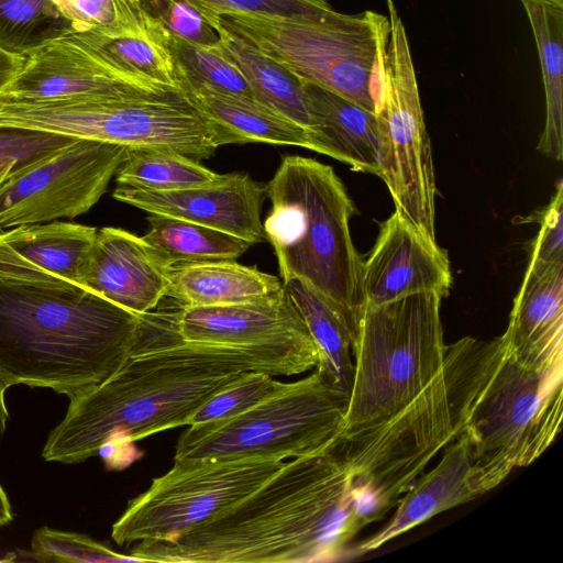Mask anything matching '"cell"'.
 Returning <instances> with one entry per match:
<instances>
[{
  "label": "cell",
  "instance_id": "cell-1",
  "mask_svg": "<svg viewBox=\"0 0 563 563\" xmlns=\"http://www.w3.org/2000/svg\"><path fill=\"white\" fill-rule=\"evenodd\" d=\"M176 311L146 313L125 360L104 380L69 398L42 456L82 463L114 442L188 426L212 396L249 373L291 376L316 367V351L289 345H225L183 340Z\"/></svg>",
  "mask_w": 563,
  "mask_h": 563
},
{
  "label": "cell",
  "instance_id": "cell-2",
  "mask_svg": "<svg viewBox=\"0 0 563 563\" xmlns=\"http://www.w3.org/2000/svg\"><path fill=\"white\" fill-rule=\"evenodd\" d=\"M367 526L350 471L327 452L295 457L244 499L173 541L139 542L134 562L312 563L349 555Z\"/></svg>",
  "mask_w": 563,
  "mask_h": 563
},
{
  "label": "cell",
  "instance_id": "cell-3",
  "mask_svg": "<svg viewBox=\"0 0 563 563\" xmlns=\"http://www.w3.org/2000/svg\"><path fill=\"white\" fill-rule=\"evenodd\" d=\"M145 316L55 276L0 240V376L68 398L109 377Z\"/></svg>",
  "mask_w": 563,
  "mask_h": 563
},
{
  "label": "cell",
  "instance_id": "cell-4",
  "mask_svg": "<svg viewBox=\"0 0 563 563\" xmlns=\"http://www.w3.org/2000/svg\"><path fill=\"white\" fill-rule=\"evenodd\" d=\"M442 372L456 435H468L487 492L540 457L560 433L563 371L526 368L500 336L446 345Z\"/></svg>",
  "mask_w": 563,
  "mask_h": 563
},
{
  "label": "cell",
  "instance_id": "cell-5",
  "mask_svg": "<svg viewBox=\"0 0 563 563\" xmlns=\"http://www.w3.org/2000/svg\"><path fill=\"white\" fill-rule=\"evenodd\" d=\"M442 296L421 292L366 306L352 354L355 358L340 432L324 451L349 467L398 420L439 376L446 345Z\"/></svg>",
  "mask_w": 563,
  "mask_h": 563
},
{
  "label": "cell",
  "instance_id": "cell-6",
  "mask_svg": "<svg viewBox=\"0 0 563 563\" xmlns=\"http://www.w3.org/2000/svg\"><path fill=\"white\" fill-rule=\"evenodd\" d=\"M272 210L263 224L283 282L299 278L334 307L352 344L365 309L363 260L350 220L354 205L333 168L313 158L285 156L266 185Z\"/></svg>",
  "mask_w": 563,
  "mask_h": 563
},
{
  "label": "cell",
  "instance_id": "cell-7",
  "mask_svg": "<svg viewBox=\"0 0 563 563\" xmlns=\"http://www.w3.org/2000/svg\"><path fill=\"white\" fill-rule=\"evenodd\" d=\"M214 23L285 66L305 82L330 90L375 112L374 74L385 54L388 15L331 8L309 15L210 13Z\"/></svg>",
  "mask_w": 563,
  "mask_h": 563
},
{
  "label": "cell",
  "instance_id": "cell-8",
  "mask_svg": "<svg viewBox=\"0 0 563 563\" xmlns=\"http://www.w3.org/2000/svg\"><path fill=\"white\" fill-rule=\"evenodd\" d=\"M0 125L113 143L132 150L172 151L206 159L218 147L239 144L185 91L126 98L0 101Z\"/></svg>",
  "mask_w": 563,
  "mask_h": 563
},
{
  "label": "cell",
  "instance_id": "cell-9",
  "mask_svg": "<svg viewBox=\"0 0 563 563\" xmlns=\"http://www.w3.org/2000/svg\"><path fill=\"white\" fill-rule=\"evenodd\" d=\"M349 397L317 371L235 417L190 424L174 462L300 457L324 452L338 437Z\"/></svg>",
  "mask_w": 563,
  "mask_h": 563
},
{
  "label": "cell",
  "instance_id": "cell-10",
  "mask_svg": "<svg viewBox=\"0 0 563 563\" xmlns=\"http://www.w3.org/2000/svg\"><path fill=\"white\" fill-rule=\"evenodd\" d=\"M390 33L374 96L382 132L380 169L395 210L435 240V177L417 77L404 22L386 0ZM437 241V240H435Z\"/></svg>",
  "mask_w": 563,
  "mask_h": 563
},
{
  "label": "cell",
  "instance_id": "cell-11",
  "mask_svg": "<svg viewBox=\"0 0 563 563\" xmlns=\"http://www.w3.org/2000/svg\"><path fill=\"white\" fill-rule=\"evenodd\" d=\"M284 465L276 459L173 462L130 500L111 538L119 545L173 541L236 505Z\"/></svg>",
  "mask_w": 563,
  "mask_h": 563
},
{
  "label": "cell",
  "instance_id": "cell-12",
  "mask_svg": "<svg viewBox=\"0 0 563 563\" xmlns=\"http://www.w3.org/2000/svg\"><path fill=\"white\" fill-rule=\"evenodd\" d=\"M131 150L75 139L10 177L0 186V233L87 212L107 191Z\"/></svg>",
  "mask_w": 563,
  "mask_h": 563
},
{
  "label": "cell",
  "instance_id": "cell-13",
  "mask_svg": "<svg viewBox=\"0 0 563 563\" xmlns=\"http://www.w3.org/2000/svg\"><path fill=\"white\" fill-rule=\"evenodd\" d=\"M0 101L126 98L181 91L117 67L68 33L26 53Z\"/></svg>",
  "mask_w": 563,
  "mask_h": 563
},
{
  "label": "cell",
  "instance_id": "cell-14",
  "mask_svg": "<svg viewBox=\"0 0 563 563\" xmlns=\"http://www.w3.org/2000/svg\"><path fill=\"white\" fill-rule=\"evenodd\" d=\"M451 285L446 252L395 210L380 224L376 242L363 261L365 307L429 291L445 297Z\"/></svg>",
  "mask_w": 563,
  "mask_h": 563
},
{
  "label": "cell",
  "instance_id": "cell-15",
  "mask_svg": "<svg viewBox=\"0 0 563 563\" xmlns=\"http://www.w3.org/2000/svg\"><path fill=\"white\" fill-rule=\"evenodd\" d=\"M266 185L247 174H222L214 183L153 191L117 186L113 198L146 212L207 225L252 244L264 238L261 221Z\"/></svg>",
  "mask_w": 563,
  "mask_h": 563
},
{
  "label": "cell",
  "instance_id": "cell-16",
  "mask_svg": "<svg viewBox=\"0 0 563 563\" xmlns=\"http://www.w3.org/2000/svg\"><path fill=\"white\" fill-rule=\"evenodd\" d=\"M175 324L179 336L189 342L289 345L318 352L285 288L276 296L254 302L179 307L175 312Z\"/></svg>",
  "mask_w": 563,
  "mask_h": 563
},
{
  "label": "cell",
  "instance_id": "cell-17",
  "mask_svg": "<svg viewBox=\"0 0 563 563\" xmlns=\"http://www.w3.org/2000/svg\"><path fill=\"white\" fill-rule=\"evenodd\" d=\"M80 286L143 316L166 297L168 267L143 238L106 227L97 231Z\"/></svg>",
  "mask_w": 563,
  "mask_h": 563
},
{
  "label": "cell",
  "instance_id": "cell-18",
  "mask_svg": "<svg viewBox=\"0 0 563 563\" xmlns=\"http://www.w3.org/2000/svg\"><path fill=\"white\" fill-rule=\"evenodd\" d=\"M500 338L526 368L563 371V261L529 262Z\"/></svg>",
  "mask_w": 563,
  "mask_h": 563
},
{
  "label": "cell",
  "instance_id": "cell-19",
  "mask_svg": "<svg viewBox=\"0 0 563 563\" xmlns=\"http://www.w3.org/2000/svg\"><path fill=\"white\" fill-rule=\"evenodd\" d=\"M444 448L439 464L416 479L399 499L388 523L350 550L349 555H361L378 549L433 516L487 493L475 468L468 435L461 432Z\"/></svg>",
  "mask_w": 563,
  "mask_h": 563
},
{
  "label": "cell",
  "instance_id": "cell-20",
  "mask_svg": "<svg viewBox=\"0 0 563 563\" xmlns=\"http://www.w3.org/2000/svg\"><path fill=\"white\" fill-rule=\"evenodd\" d=\"M305 99L317 153L378 176L383 140L375 112L308 82Z\"/></svg>",
  "mask_w": 563,
  "mask_h": 563
},
{
  "label": "cell",
  "instance_id": "cell-21",
  "mask_svg": "<svg viewBox=\"0 0 563 563\" xmlns=\"http://www.w3.org/2000/svg\"><path fill=\"white\" fill-rule=\"evenodd\" d=\"M166 297L179 307H210L260 301L278 295V277L235 261L177 265L168 268Z\"/></svg>",
  "mask_w": 563,
  "mask_h": 563
},
{
  "label": "cell",
  "instance_id": "cell-22",
  "mask_svg": "<svg viewBox=\"0 0 563 563\" xmlns=\"http://www.w3.org/2000/svg\"><path fill=\"white\" fill-rule=\"evenodd\" d=\"M539 53L545 95V124L538 151L563 158V3L554 0H520Z\"/></svg>",
  "mask_w": 563,
  "mask_h": 563
},
{
  "label": "cell",
  "instance_id": "cell-23",
  "mask_svg": "<svg viewBox=\"0 0 563 563\" xmlns=\"http://www.w3.org/2000/svg\"><path fill=\"white\" fill-rule=\"evenodd\" d=\"M189 96L205 114L232 132L239 144L264 142L317 152L312 134L307 128L255 98L209 90L191 92Z\"/></svg>",
  "mask_w": 563,
  "mask_h": 563
},
{
  "label": "cell",
  "instance_id": "cell-24",
  "mask_svg": "<svg viewBox=\"0 0 563 563\" xmlns=\"http://www.w3.org/2000/svg\"><path fill=\"white\" fill-rule=\"evenodd\" d=\"M97 231L95 227L51 221L9 229L0 233V240L37 267L80 285Z\"/></svg>",
  "mask_w": 563,
  "mask_h": 563
},
{
  "label": "cell",
  "instance_id": "cell-25",
  "mask_svg": "<svg viewBox=\"0 0 563 563\" xmlns=\"http://www.w3.org/2000/svg\"><path fill=\"white\" fill-rule=\"evenodd\" d=\"M283 285L316 343V371L349 397L354 363L352 338L344 321L325 297L302 279L289 278Z\"/></svg>",
  "mask_w": 563,
  "mask_h": 563
},
{
  "label": "cell",
  "instance_id": "cell-26",
  "mask_svg": "<svg viewBox=\"0 0 563 563\" xmlns=\"http://www.w3.org/2000/svg\"><path fill=\"white\" fill-rule=\"evenodd\" d=\"M220 48L239 68L255 99L310 131L305 81L243 38L214 23Z\"/></svg>",
  "mask_w": 563,
  "mask_h": 563
},
{
  "label": "cell",
  "instance_id": "cell-27",
  "mask_svg": "<svg viewBox=\"0 0 563 563\" xmlns=\"http://www.w3.org/2000/svg\"><path fill=\"white\" fill-rule=\"evenodd\" d=\"M142 236L166 267L217 261H235L251 242L191 221L151 213Z\"/></svg>",
  "mask_w": 563,
  "mask_h": 563
},
{
  "label": "cell",
  "instance_id": "cell-28",
  "mask_svg": "<svg viewBox=\"0 0 563 563\" xmlns=\"http://www.w3.org/2000/svg\"><path fill=\"white\" fill-rule=\"evenodd\" d=\"M68 34L122 70L184 91L168 35L151 18L147 29L139 34L108 36L91 31Z\"/></svg>",
  "mask_w": 563,
  "mask_h": 563
},
{
  "label": "cell",
  "instance_id": "cell-29",
  "mask_svg": "<svg viewBox=\"0 0 563 563\" xmlns=\"http://www.w3.org/2000/svg\"><path fill=\"white\" fill-rule=\"evenodd\" d=\"M115 175L120 187L168 191L211 184L222 174L176 152L131 150Z\"/></svg>",
  "mask_w": 563,
  "mask_h": 563
},
{
  "label": "cell",
  "instance_id": "cell-30",
  "mask_svg": "<svg viewBox=\"0 0 563 563\" xmlns=\"http://www.w3.org/2000/svg\"><path fill=\"white\" fill-rule=\"evenodd\" d=\"M71 31L52 0H0V48L25 55Z\"/></svg>",
  "mask_w": 563,
  "mask_h": 563
},
{
  "label": "cell",
  "instance_id": "cell-31",
  "mask_svg": "<svg viewBox=\"0 0 563 563\" xmlns=\"http://www.w3.org/2000/svg\"><path fill=\"white\" fill-rule=\"evenodd\" d=\"M184 91L191 93L209 90L219 93L254 98L239 68L220 46H200L168 37Z\"/></svg>",
  "mask_w": 563,
  "mask_h": 563
},
{
  "label": "cell",
  "instance_id": "cell-32",
  "mask_svg": "<svg viewBox=\"0 0 563 563\" xmlns=\"http://www.w3.org/2000/svg\"><path fill=\"white\" fill-rule=\"evenodd\" d=\"M71 23V31L108 36L139 34L148 26L141 5L131 0H52Z\"/></svg>",
  "mask_w": 563,
  "mask_h": 563
},
{
  "label": "cell",
  "instance_id": "cell-33",
  "mask_svg": "<svg viewBox=\"0 0 563 563\" xmlns=\"http://www.w3.org/2000/svg\"><path fill=\"white\" fill-rule=\"evenodd\" d=\"M266 373H249L206 401L190 419V424L222 421L241 415L287 390L285 383Z\"/></svg>",
  "mask_w": 563,
  "mask_h": 563
},
{
  "label": "cell",
  "instance_id": "cell-34",
  "mask_svg": "<svg viewBox=\"0 0 563 563\" xmlns=\"http://www.w3.org/2000/svg\"><path fill=\"white\" fill-rule=\"evenodd\" d=\"M140 5L170 38L209 47L220 44L212 19L190 0H140Z\"/></svg>",
  "mask_w": 563,
  "mask_h": 563
},
{
  "label": "cell",
  "instance_id": "cell-35",
  "mask_svg": "<svg viewBox=\"0 0 563 563\" xmlns=\"http://www.w3.org/2000/svg\"><path fill=\"white\" fill-rule=\"evenodd\" d=\"M30 555L40 562H134L87 536L48 527L34 532Z\"/></svg>",
  "mask_w": 563,
  "mask_h": 563
},
{
  "label": "cell",
  "instance_id": "cell-36",
  "mask_svg": "<svg viewBox=\"0 0 563 563\" xmlns=\"http://www.w3.org/2000/svg\"><path fill=\"white\" fill-rule=\"evenodd\" d=\"M73 140L54 133L0 125V173L21 172Z\"/></svg>",
  "mask_w": 563,
  "mask_h": 563
},
{
  "label": "cell",
  "instance_id": "cell-37",
  "mask_svg": "<svg viewBox=\"0 0 563 563\" xmlns=\"http://www.w3.org/2000/svg\"><path fill=\"white\" fill-rule=\"evenodd\" d=\"M203 13L243 11L267 15H309L330 9L327 0H190Z\"/></svg>",
  "mask_w": 563,
  "mask_h": 563
},
{
  "label": "cell",
  "instance_id": "cell-38",
  "mask_svg": "<svg viewBox=\"0 0 563 563\" xmlns=\"http://www.w3.org/2000/svg\"><path fill=\"white\" fill-rule=\"evenodd\" d=\"M541 228L531 247L530 261L536 264H552L563 261V184L540 214Z\"/></svg>",
  "mask_w": 563,
  "mask_h": 563
},
{
  "label": "cell",
  "instance_id": "cell-39",
  "mask_svg": "<svg viewBox=\"0 0 563 563\" xmlns=\"http://www.w3.org/2000/svg\"><path fill=\"white\" fill-rule=\"evenodd\" d=\"M9 388V385L5 380L0 376V438L5 431L7 421L9 418L4 395L5 390Z\"/></svg>",
  "mask_w": 563,
  "mask_h": 563
},
{
  "label": "cell",
  "instance_id": "cell-40",
  "mask_svg": "<svg viewBox=\"0 0 563 563\" xmlns=\"http://www.w3.org/2000/svg\"><path fill=\"white\" fill-rule=\"evenodd\" d=\"M12 520V509L4 492L0 484V528L8 525Z\"/></svg>",
  "mask_w": 563,
  "mask_h": 563
},
{
  "label": "cell",
  "instance_id": "cell-41",
  "mask_svg": "<svg viewBox=\"0 0 563 563\" xmlns=\"http://www.w3.org/2000/svg\"><path fill=\"white\" fill-rule=\"evenodd\" d=\"M24 170V169H23ZM22 172V170H21ZM18 173L20 172H11V170H7V172H2L0 173V186L5 183L10 177L16 175Z\"/></svg>",
  "mask_w": 563,
  "mask_h": 563
},
{
  "label": "cell",
  "instance_id": "cell-42",
  "mask_svg": "<svg viewBox=\"0 0 563 563\" xmlns=\"http://www.w3.org/2000/svg\"><path fill=\"white\" fill-rule=\"evenodd\" d=\"M131 1L136 2V3H139V4H140V0H131Z\"/></svg>",
  "mask_w": 563,
  "mask_h": 563
},
{
  "label": "cell",
  "instance_id": "cell-43",
  "mask_svg": "<svg viewBox=\"0 0 563 563\" xmlns=\"http://www.w3.org/2000/svg\"><path fill=\"white\" fill-rule=\"evenodd\" d=\"M554 1L560 2V3H563V0H554Z\"/></svg>",
  "mask_w": 563,
  "mask_h": 563
}]
</instances>
